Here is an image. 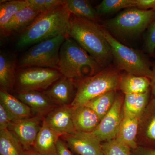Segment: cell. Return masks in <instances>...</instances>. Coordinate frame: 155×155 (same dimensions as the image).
<instances>
[{
	"label": "cell",
	"mask_w": 155,
	"mask_h": 155,
	"mask_svg": "<svg viewBox=\"0 0 155 155\" xmlns=\"http://www.w3.org/2000/svg\"><path fill=\"white\" fill-rule=\"evenodd\" d=\"M71 13L64 4L42 12L33 22L21 32L17 47L24 48L60 35H68Z\"/></svg>",
	"instance_id": "obj_1"
},
{
	"label": "cell",
	"mask_w": 155,
	"mask_h": 155,
	"mask_svg": "<svg viewBox=\"0 0 155 155\" xmlns=\"http://www.w3.org/2000/svg\"><path fill=\"white\" fill-rule=\"evenodd\" d=\"M67 35L76 41L102 67L113 57L102 26L96 22L71 14Z\"/></svg>",
	"instance_id": "obj_2"
},
{
	"label": "cell",
	"mask_w": 155,
	"mask_h": 155,
	"mask_svg": "<svg viewBox=\"0 0 155 155\" xmlns=\"http://www.w3.org/2000/svg\"><path fill=\"white\" fill-rule=\"evenodd\" d=\"M102 70L94 59L68 35L59 53V70L62 75L78 82Z\"/></svg>",
	"instance_id": "obj_3"
},
{
	"label": "cell",
	"mask_w": 155,
	"mask_h": 155,
	"mask_svg": "<svg viewBox=\"0 0 155 155\" xmlns=\"http://www.w3.org/2000/svg\"><path fill=\"white\" fill-rule=\"evenodd\" d=\"M120 75L118 71L107 68L78 82L77 93L71 105L73 107L84 106L96 97L119 89Z\"/></svg>",
	"instance_id": "obj_4"
},
{
	"label": "cell",
	"mask_w": 155,
	"mask_h": 155,
	"mask_svg": "<svg viewBox=\"0 0 155 155\" xmlns=\"http://www.w3.org/2000/svg\"><path fill=\"white\" fill-rule=\"evenodd\" d=\"M102 30L110 45L113 58L118 68L132 75L150 79L152 69L144 56L118 41L105 27L102 26Z\"/></svg>",
	"instance_id": "obj_5"
},
{
	"label": "cell",
	"mask_w": 155,
	"mask_h": 155,
	"mask_svg": "<svg viewBox=\"0 0 155 155\" xmlns=\"http://www.w3.org/2000/svg\"><path fill=\"white\" fill-rule=\"evenodd\" d=\"M155 21V11L136 8H127L104 22L106 29L122 36L137 35Z\"/></svg>",
	"instance_id": "obj_6"
},
{
	"label": "cell",
	"mask_w": 155,
	"mask_h": 155,
	"mask_svg": "<svg viewBox=\"0 0 155 155\" xmlns=\"http://www.w3.org/2000/svg\"><path fill=\"white\" fill-rule=\"evenodd\" d=\"M68 35H60L31 47L19 59L17 67H37L59 70V53Z\"/></svg>",
	"instance_id": "obj_7"
},
{
	"label": "cell",
	"mask_w": 155,
	"mask_h": 155,
	"mask_svg": "<svg viewBox=\"0 0 155 155\" xmlns=\"http://www.w3.org/2000/svg\"><path fill=\"white\" fill-rule=\"evenodd\" d=\"M63 76L58 69L37 67H17L14 91H43Z\"/></svg>",
	"instance_id": "obj_8"
},
{
	"label": "cell",
	"mask_w": 155,
	"mask_h": 155,
	"mask_svg": "<svg viewBox=\"0 0 155 155\" xmlns=\"http://www.w3.org/2000/svg\"><path fill=\"white\" fill-rule=\"evenodd\" d=\"M124 97L117 93L112 108L91 133L101 142L115 139L123 116Z\"/></svg>",
	"instance_id": "obj_9"
},
{
	"label": "cell",
	"mask_w": 155,
	"mask_h": 155,
	"mask_svg": "<svg viewBox=\"0 0 155 155\" xmlns=\"http://www.w3.org/2000/svg\"><path fill=\"white\" fill-rule=\"evenodd\" d=\"M44 118L38 116L14 120L8 129L13 134L24 150L33 147L42 124Z\"/></svg>",
	"instance_id": "obj_10"
},
{
	"label": "cell",
	"mask_w": 155,
	"mask_h": 155,
	"mask_svg": "<svg viewBox=\"0 0 155 155\" xmlns=\"http://www.w3.org/2000/svg\"><path fill=\"white\" fill-rule=\"evenodd\" d=\"M61 138L76 155H104L101 142L92 133L77 132L63 134Z\"/></svg>",
	"instance_id": "obj_11"
},
{
	"label": "cell",
	"mask_w": 155,
	"mask_h": 155,
	"mask_svg": "<svg viewBox=\"0 0 155 155\" xmlns=\"http://www.w3.org/2000/svg\"><path fill=\"white\" fill-rule=\"evenodd\" d=\"M137 142L138 146L155 148V97L152 96L140 117Z\"/></svg>",
	"instance_id": "obj_12"
},
{
	"label": "cell",
	"mask_w": 155,
	"mask_h": 155,
	"mask_svg": "<svg viewBox=\"0 0 155 155\" xmlns=\"http://www.w3.org/2000/svg\"><path fill=\"white\" fill-rule=\"evenodd\" d=\"M78 82L62 76L43 91L57 107L70 105L77 93Z\"/></svg>",
	"instance_id": "obj_13"
},
{
	"label": "cell",
	"mask_w": 155,
	"mask_h": 155,
	"mask_svg": "<svg viewBox=\"0 0 155 155\" xmlns=\"http://www.w3.org/2000/svg\"><path fill=\"white\" fill-rule=\"evenodd\" d=\"M73 107L67 105L56 107L44 118L47 125L60 135L77 132L73 120Z\"/></svg>",
	"instance_id": "obj_14"
},
{
	"label": "cell",
	"mask_w": 155,
	"mask_h": 155,
	"mask_svg": "<svg viewBox=\"0 0 155 155\" xmlns=\"http://www.w3.org/2000/svg\"><path fill=\"white\" fill-rule=\"evenodd\" d=\"M15 96L29 107L34 116L42 118L57 107L43 91L17 92Z\"/></svg>",
	"instance_id": "obj_15"
},
{
	"label": "cell",
	"mask_w": 155,
	"mask_h": 155,
	"mask_svg": "<svg viewBox=\"0 0 155 155\" xmlns=\"http://www.w3.org/2000/svg\"><path fill=\"white\" fill-rule=\"evenodd\" d=\"M123 111V118L115 139L127 145L130 149H133L138 146L137 137L140 116L133 115L124 110Z\"/></svg>",
	"instance_id": "obj_16"
},
{
	"label": "cell",
	"mask_w": 155,
	"mask_h": 155,
	"mask_svg": "<svg viewBox=\"0 0 155 155\" xmlns=\"http://www.w3.org/2000/svg\"><path fill=\"white\" fill-rule=\"evenodd\" d=\"M41 13L39 10L29 6L22 9L14 15L4 29L0 31L1 36L7 37L17 32H22Z\"/></svg>",
	"instance_id": "obj_17"
},
{
	"label": "cell",
	"mask_w": 155,
	"mask_h": 155,
	"mask_svg": "<svg viewBox=\"0 0 155 155\" xmlns=\"http://www.w3.org/2000/svg\"><path fill=\"white\" fill-rule=\"evenodd\" d=\"M73 120L76 131L87 133L94 131L101 121L94 111L85 105L73 107Z\"/></svg>",
	"instance_id": "obj_18"
},
{
	"label": "cell",
	"mask_w": 155,
	"mask_h": 155,
	"mask_svg": "<svg viewBox=\"0 0 155 155\" xmlns=\"http://www.w3.org/2000/svg\"><path fill=\"white\" fill-rule=\"evenodd\" d=\"M61 135L51 129L44 120L33 146L42 155H58L57 143Z\"/></svg>",
	"instance_id": "obj_19"
},
{
	"label": "cell",
	"mask_w": 155,
	"mask_h": 155,
	"mask_svg": "<svg viewBox=\"0 0 155 155\" xmlns=\"http://www.w3.org/2000/svg\"><path fill=\"white\" fill-rule=\"evenodd\" d=\"M17 61L16 58L5 53L0 54V87L10 93L14 91Z\"/></svg>",
	"instance_id": "obj_20"
},
{
	"label": "cell",
	"mask_w": 155,
	"mask_h": 155,
	"mask_svg": "<svg viewBox=\"0 0 155 155\" xmlns=\"http://www.w3.org/2000/svg\"><path fill=\"white\" fill-rule=\"evenodd\" d=\"M0 104L6 109L13 120L29 118L34 115L31 109L15 96L0 90Z\"/></svg>",
	"instance_id": "obj_21"
},
{
	"label": "cell",
	"mask_w": 155,
	"mask_h": 155,
	"mask_svg": "<svg viewBox=\"0 0 155 155\" xmlns=\"http://www.w3.org/2000/svg\"><path fill=\"white\" fill-rule=\"evenodd\" d=\"M119 89L124 94L143 93L150 89V80L126 72L120 75Z\"/></svg>",
	"instance_id": "obj_22"
},
{
	"label": "cell",
	"mask_w": 155,
	"mask_h": 155,
	"mask_svg": "<svg viewBox=\"0 0 155 155\" xmlns=\"http://www.w3.org/2000/svg\"><path fill=\"white\" fill-rule=\"evenodd\" d=\"M64 4L71 14L97 22L99 14L88 1L86 0H64Z\"/></svg>",
	"instance_id": "obj_23"
},
{
	"label": "cell",
	"mask_w": 155,
	"mask_h": 155,
	"mask_svg": "<svg viewBox=\"0 0 155 155\" xmlns=\"http://www.w3.org/2000/svg\"><path fill=\"white\" fill-rule=\"evenodd\" d=\"M150 89L143 93L125 94L123 110L133 115L141 116L150 99Z\"/></svg>",
	"instance_id": "obj_24"
},
{
	"label": "cell",
	"mask_w": 155,
	"mask_h": 155,
	"mask_svg": "<svg viewBox=\"0 0 155 155\" xmlns=\"http://www.w3.org/2000/svg\"><path fill=\"white\" fill-rule=\"evenodd\" d=\"M28 6L27 0L1 1L0 31L4 29L17 12Z\"/></svg>",
	"instance_id": "obj_25"
},
{
	"label": "cell",
	"mask_w": 155,
	"mask_h": 155,
	"mask_svg": "<svg viewBox=\"0 0 155 155\" xmlns=\"http://www.w3.org/2000/svg\"><path fill=\"white\" fill-rule=\"evenodd\" d=\"M117 91H111L94 98L85 106L94 111L101 120L114 104Z\"/></svg>",
	"instance_id": "obj_26"
},
{
	"label": "cell",
	"mask_w": 155,
	"mask_h": 155,
	"mask_svg": "<svg viewBox=\"0 0 155 155\" xmlns=\"http://www.w3.org/2000/svg\"><path fill=\"white\" fill-rule=\"evenodd\" d=\"M24 149L8 129L0 130V155H23Z\"/></svg>",
	"instance_id": "obj_27"
},
{
	"label": "cell",
	"mask_w": 155,
	"mask_h": 155,
	"mask_svg": "<svg viewBox=\"0 0 155 155\" xmlns=\"http://www.w3.org/2000/svg\"><path fill=\"white\" fill-rule=\"evenodd\" d=\"M136 0H104L96 9L98 14H112L121 9L136 8Z\"/></svg>",
	"instance_id": "obj_28"
},
{
	"label": "cell",
	"mask_w": 155,
	"mask_h": 155,
	"mask_svg": "<svg viewBox=\"0 0 155 155\" xmlns=\"http://www.w3.org/2000/svg\"><path fill=\"white\" fill-rule=\"evenodd\" d=\"M104 155H131L130 148L116 140H111L101 143Z\"/></svg>",
	"instance_id": "obj_29"
},
{
	"label": "cell",
	"mask_w": 155,
	"mask_h": 155,
	"mask_svg": "<svg viewBox=\"0 0 155 155\" xmlns=\"http://www.w3.org/2000/svg\"><path fill=\"white\" fill-rule=\"evenodd\" d=\"M28 6L45 12L53 7L64 4V0H27Z\"/></svg>",
	"instance_id": "obj_30"
},
{
	"label": "cell",
	"mask_w": 155,
	"mask_h": 155,
	"mask_svg": "<svg viewBox=\"0 0 155 155\" xmlns=\"http://www.w3.org/2000/svg\"><path fill=\"white\" fill-rule=\"evenodd\" d=\"M145 49L148 54L153 55L155 51V21L148 27L145 41Z\"/></svg>",
	"instance_id": "obj_31"
},
{
	"label": "cell",
	"mask_w": 155,
	"mask_h": 155,
	"mask_svg": "<svg viewBox=\"0 0 155 155\" xmlns=\"http://www.w3.org/2000/svg\"><path fill=\"white\" fill-rule=\"evenodd\" d=\"M13 121L12 117L5 108L0 104V130L8 129Z\"/></svg>",
	"instance_id": "obj_32"
},
{
	"label": "cell",
	"mask_w": 155,
	"mask_h": 155,
	"mask_svg": "<svg viewBox=\"0 0 155 155\" xmlns=\"http://www.w3.org/2000/svg\"><path fill=\"white\" fill-rule=\"evenodd\" d=\"M57 150L58 155H74L67 143L61 137L57 142Z\"/></svg>",
	"instance_id": "obj_33"
},
{
	"label": "cell",
	"mask_w": 155,
	"mask_h": 155,
	"mask_svg": "<svg viewBox=\"0 0 155 155\" xmlns=\"http://www.w3.org/2000/svg\"><path fill=\"white\" fill-rule=\"evenodd\" d=\"M136 8L142 10L155 11V0H136Z\"/></svg>",
	"instance_id": "obj_34"
},
{
	"label": "cell",
	"mask_w": 155,
	"mask_h": 155,
	"mask_svg": "<svg viewBox=\"0 0 155 155\" xmlns=\"http://www.w3.org/2000/svg\"><path fill=\"white\" fill-rule=\"evenodd\" d=\"M130 151L131 155H155V148L137 146Z\"/></svg>",
	"instance_id": "obj_35"
},
{
	"label": "cell",
	"mask_w": 155,
	"mask_h": 155,
	"mask_svg": "<svg viewBox=\"0 0 155 155\" xmlns=\"http://www.w3.org/2000/svg\"><path fill=\"white\" fill-rule=\"evenodd\" d=\"M152 75L150 79V91L152 97H155V66L153 67Z\"/></svg>",
	"instance_id": "obj_36"
},
{
	"label": "cell",
	"mask_w": 155,
	"mask_h": 155,
	"mask_svg": "<svg viewBox=\"0 0 155 155\" xmlns=\"http://www.w3.org/2000/svg\"><path fill=\"white\" fill-rule=\"evenodd\" d=\"M23 155H42L34 148L33 147L28 150H24Z\"/></svg>",
	"instance_id": "obj_37"
}]
</instances>
